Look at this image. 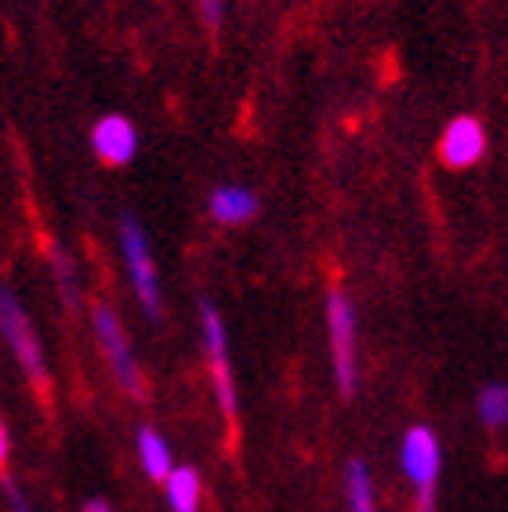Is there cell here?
<instances>
[{"instance_id":"cell-1","label":"cell","mask_w":508,"mask_h":512,"mask_svg":"<svg viewBox=\"0 0 508 512\" xmlns=\"http://www.w3.org/2000/svg\"><path fill=\"white\" fill-rule=\"evenodd\" d=\"M0 335L11 345V353H15L19 367L26 371V378H30L33 393L40 396V404L51 411V378H48V364H44V345H40L26 309L19 306V298L11 295L8 287H0Z\"/></svg>"},{"instance_id":"cell-6","label":"cell","mask_w":508,"mask_h":512,"mask_svg":"<svg viewBox=\"0 0 508 512\" xmlns=\"http://www.w3.org/2000/svg\"><path fill=\"white\" fill-rule=\"evenodd\" d=\"M200 327H204L207 367H211L218 407H222V418L229 425V440H236V382H233V367H229V338H225L222 313L211 302H200Z\"/></svg>"},{"instance_id":"cell-4","label":"cell","mask_w":508,"mask_h":512,"mask_svg":"<svg viewBox=\"0 0 508 512\" xmlns=\"http://www.w3.org/2000/svg\"><path fill=\"white\" fill-rule=\"evenodd\" d=\"M120 251H124V266L131 276V287H135L138 302L146 309L149 320H160L164 316V295H160V276L157 262H153V251H149V240L138 226L135 215H120Z\"/></svg>"},{"instance_id":"cell-15","label":"cell","mask_w":508,"mask_h":512,"mask_svg":"<svg viewBox=\"0 0 508 512\" xmlns=\"http://www.w3.org/2000/svg\"><path fill=\"white\" fill-rule=\"evenodd\" d=\"M196 8H200V19L211 33L222 30V19H225V0H196Z\"/></svg>"},{"instance_id":"cell-11","label":"cell","mask_w":508,"mask_h":512,"mask_svg":"<svg viewBox=\"0 0 508 512\" xmlns=\"http://www.w3.org/2000/svg\"><path fill=\"white\" fill-rule=\"evenodd\" d=\"M167 502L171 512H200V476L196 469H171L167 476Z\"/></svg>"},{"instance_id":"cell-12","label":"cell","mask_w":508,"mask_h":512,"mask_svg":"<svg viewBox=\"0 0 508 512\" xmlns=\"http://www.w3.org/2000/svg\"><path fill=\"white\" fill-rule=\"evenodd\" d=\"M345 494H349V512H378L374 509V483L363 462H349L345 469Z\"/></svg>"},{"instance_id":"cell-3","label":"cell","mask_w":508,"mask_h":512,"mask_svg":"<svg viewBox=\"0 0 508 512\" xmlns=\"http://www.w3.org/2000/svg\"><path fill=\"white\" fill-rule=\"evenodd\" d=\"M400 465L407 480H411L414 494H418V512H436V487H440V469L443 454L440 440L429 425H411L403 436L400 447Z\"/></svg>"},{"instance_id":"cell-5","label":"cell","mask_w":508,"mask_h":512,"mask_svg":"<svg viewBox=\"0 0 508 512\" xmlns=\"http://www.w3.org/2000/svg\"><path fill=\"white\" fill-rule=\"evenodd\" d=\"M91 324H95V335H98V345H102V353H106L109 367H113V378L120 382L131 400H146V378L138 371V360L131 353V342L124 335V324H120V316L106 306V302H98L91 309Z\"/></svg>"},{"instance_id":"cell-9","label":"cell","mask_w":508,"mask_h":512,"mask_svg":"<svg viewBox=\"0 0 508 512\" xmlns=\"http://www.w3.org/2000/svg\"><path fill=\"white\" fill-rule=\"evenodd\" d=\"M207 211L222 226H244V222H251L258 215V197L244 186H218L207 197Z\"/></svg>"},{"instance_id":"cell-17","label":"cell","mask_w":508,"mask_h":512,"mask_svg":"<svg viewBox=\"0 0 508 512\" xmlns=\"http://www.w3.org/2000/svg\"><path fill=\"white\" fill-rule=\"evenodd\" d=\"M8 454H11L8 429H4V422H0V480H4V469H8Z\"/></svg>"},{"instance_id":"cell-2","label":"cell","mask_w":508,"mask_h":512,"mask_svg":"<svg viewBox=\"0 0 508 512\" xmlns=\"http://www.w3.org/2000/svg\"><path fill=\"white\" fill-rule=\"evenodd\" d=\"M327 335H331V356H334V382L338 393L352 396L360 385V349H356V309L349 295L334 287L327 295Z\"/></svg>"},{"instance_id":"cell-8","label":"cell","mask_w":508,"mask_h":512,"mask_svg":"<svg viewBox=\"0 0 508 512\" xmlns=\"http://www.w3.org/2000/svg\"><path fill=\"white\" fill-rule=\"evenodd\" d=\"M483 153H487V131H483V124H479L476 117H458L450 120L447 131H443L440 138V157L447 168H472V164H479L483 160Z\"/></svg>"},{"instance_id":"cell-13","label":"cell","mask_w":508,"mask_h":512,"mask_svg":"<svg viewBox=\"0 0 508 512\" xmlns=\"http://www.w3.org/2000/svg\"><path fill=\"white\" fill-rule=\"evenodd\" d=\"M476 411H479V422L487 425V429H505L508 425V385H487V389H479Z\"/></svg>"},{"instance_id":"cell-14","label":"cell","mask_w":508,"mask_h":512,"mask_svg":"<svg viewBox=\"0 0 508 512\" xmlns=\"http://www.w3.org/2000/svg\"><path fill=\"white\" fill-rule=\"evenodd\" d=\"M51 269H55V280H59L66 306H77V273H73V262H69V255L62 247H51Z\"/></svg>"},{"instance_id":"cell-18","label":"cell","mask_w":508,"mask_h":512,"mask_svg":"<svg viewBox=\"0 0 508 512\" xmlns=\"http://www.w3.org/2000/svg\"><path fill=\"white\" fill-rule=\"evenodd\" d=\"M84 512H113V509H109V505L102 502V498H95V502H88V505H84Z\"/></svg>"},{"instance_id":"cell-10","label":"cell","mask_w":508,"mask_h":512,"mask_svg":"<svg viewBox=\"0 0 508 512\" xmlns=\"http://www.w3.org/2000/svg\"><path fill=\"white\" fill-rule=\"evenodd\" d=\"M138 458L149 480H167L171 476V447L157 429H138Z\"/></svg>"},{"instance_id":"cell-16","label":"cell","mask_w":508,"mask_h":512,"mask_svg":"<svg viewBox=\"0 0 508 512\" xmlns=\"http://www.w3.org/2000/svg\"><path fill=\"white\" fill-rule=\"evenodd\" d=\"M4 498H8V509L11 512H33L30 502H26V494L15 480H4Z\"/></svg>"},{"instance_id":"cell-7","label":"cell","mask_w":508,"mask_h":512,"mask_svg":"<svg viewBox=\"0 0 508 512\" xmlns=\"http://www.w3.org/2000/svg\"><path fill=\"white\" fill-rule=\"evenodd\" d=\"M91 153L106 168H124L138 153V128L124 113H106L91 124Z\"/></svg>"}]
</instances>
